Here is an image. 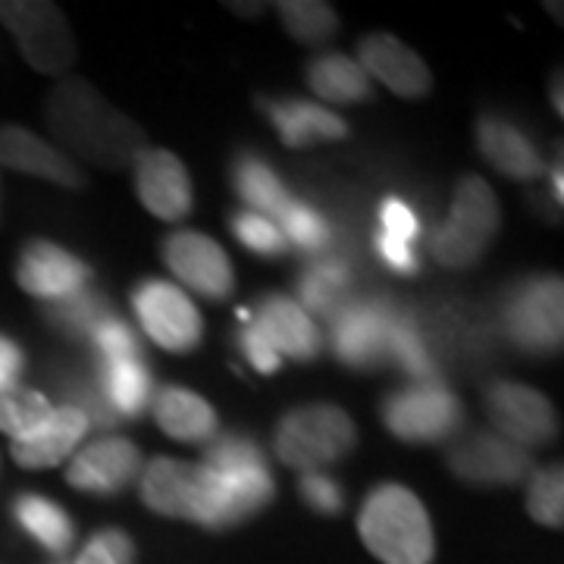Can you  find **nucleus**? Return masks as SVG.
I'll list each match as a JSON object with an SVG mask.
<instances>
[{"label":"nucleus","instance_id":"18","mask_svg":"<svg viewBox=\"0 0 564 564\" xmlns=\"http://www.w3.org/2000/svg\"><path fill=\"white\" fill-rule=\"evenodd\" d=\"M0 166H10L25 176H39L63 188L85 185V176L73 158H66L57 144L44 141L22 126H0Z\"/></svg>","mask_w":564,"mask_h":564},{"label":"nucleus","instance_id":"42","mask_svg":"<svg viewBox=\"0 0 564 564\" xmlns=\"http://www.w3.org/2000/svg\"><path fill=\"white\" fill-rule=\"evenodd\" d=\"M373 254H377V261L383 263L386 270H392V273H402V276H414V273H421V261H417V254H414V248L408 242H399V239H392V236H386V232H373Z\"/></svg>","mask_w":564,"mask_h":564},{"label":"nucleus","instance_id":"40","mask_svg":"<svg viewBox=\"0 0 564 564\" xmlns=\"http://www.w3.org/2000/svg\"><path fill=\"white\" fill-rule=\"evenodd\" d=\"M239 321H242V329H239V348H242L245 361L251 364L258 373H263V377H273V373L282 367L280 351L267 343V336H263L261 329L251 323V317H248V311H245V307L239 311Z\"/></svg>","mask_w":564,"mask_h":564},{"label":"nucleus","instance_id":"20","mask_svg":"<svg viewBox=\"0 0 564 564\" xmlns=\"http://www.w3.org/2000/svg\"><path fill=\"white\" fill-rule=\"evenodd\" d=\"M351 299H355V263H348L339 254L307 258L299 276L295 304L311 321L317 317L326 326Z\"/></svg>","mask_w":564,"mask_h":564},{"label":"nucleus","instance_id":"46","mask_svg":"<svg viewBox=\"0 0 564 564\" xmlns=\"http://www.w3.org/2000/svg\"><path fill=\"white\" fill-rule=\"evenodd\" d=\"M552 195H555V202L562 204L564 198V188H562V163H555V170H552Z\"/></svg>","mask_w":564,"mask_h":564},{"label":"nucleus","instance_id":"25","mask_svg":"<svg viewBox=\"0 0 564 564\" xmlns=\"http://www.w3.org/2000/svg\"><path fill=\"white\" fill-rule=\"evenodd\" d=\"M195 496V464L154 458L141 467V502L163 518L188 521Z\"/></svg>","mask_w":564,"mask_h":564},{"label":"nucleus","instance_id":"41","mask_svg":"<svg viewBox=\"0 0 564 564\" xmlns=\"http://www.w3.org/2000/svg\"><path fill=\"white\" fill-rule=\"evenodd\" d=\"M380 232L386 236H392V239H399V242L414 245L421 239V220H417V214H414V207L404 202V198H395V195H389L380 202Z\"/></svg>","mask_w":564,"mask_h":564},{"label":"nucleus","instance_id":"9","mask_svg":"<svg viewBox=\"0 0 564 564\" xmlns=\"http://www.w3.org/2000/svg\"><path fill=\"white\" fill-rule=\"evenodd\" d=\"M132 311L139 317L144 336L173 355L195 351L202 345V314L176 282L141 280L132 289Z\"/></svg>","mask_w":564,"mask_h":564},{"label":"nucleus","instance_id":"23","mask_svg":"<svg viewBox=\"0 0 564 564\" xmlns=\"http://www.w3.org/2000/svg\"><path fill=\"white\" fill-rule=\"evenodd\" d=\"M154 421L180 443H210L220 433V417L198 392L185 386H163L154 392Z\"/></svg>","mask_w":564,"mask_h":564},{"label":"nucleus","instance_id":"33","mask_svg":"<svg viewBox=\"0 0 564 564\" xmlns=\"http://www.w3.org/2000/svg\"><path fill=\"white\" fill-rule=\"evenodd\" d=\"M276 226L282 229L285 242L295 245L307 258H317L336 242V229H333V223L326 220L321 207L299 202V198H292V204L285 207V214L276 220Z\"/></svg>","mask_w":564,"mask_h":564},{"label":"nucleus","instance_id":"21","mask_svg":"<svg viewBox=\"0 0 564 564\" xmlns=\"http://www.w3.org/2000/svg\"><path fill=\"white\" fill-rule=\"evenodd\" d=\"M261 107L285 148H311L321 141H343L351 132L339 113L326 110L323 104L304 101V98L261 101Z\"/></svg>","mask_w":564,"mask_h":564},{"label":"nucleus","instance_id":"11","mask_svg":"<svg viewBox=\"0 0 564 564\" xmlns=\"http://www.w3.org/2000/svg\"><path fill=\"white\" fill-rule=\"evenodd\" d=\"M484 402L492 433H499L508 443L536 448L558 436V414L552 402L533 386L499 380V383L486 386Z\"/></svg>","mask_w":564,"mask_h":564},{"label":"nucleus","instance_id":"14","mask_svg":"<svg viewBox=\"0 0 564 564\" xmlns=\"http://www.w3.org/2000/svg\"><path fill=\"white\" fill-rule=\"evenodd\" d=\"M141 452L122 436H101L82 445L66 467V480L91 496H117L141 474Z\"/></svg>","mask_w":564,"mask_h":564},{"label":"nucleus","instance_id":"39","mask_svg":"<svg viewBox=\"0 0 564 564\" xmlns=\"http://www.w3.org/2000/svg\"><path fill=\"white\" fill-rule=\"evenodd\" d=\"M299 496L302 502L317 511V514H326V518H336L343 514L345 508V492L336 477H329L326 470H311V474H302L299 480Z\"/></svg>","mask_w":564,"mask_h":564},{"label":"nucleus","instance_id":"15","mask_svg":"<svg viewBox=\"0 0 564 564\" xmlns=\"http://www.w3.org/2000/svg\"><path fill=\"white\" fill-rule=\"evenodd\" d=\"M132 166H135V192L154 217L176 223L192 214L195 204L192 180L185 163L173 151L144 148Z\"/></svg>","mask_w":564,"mask_h":564},{"label":"nucleus","instance_id":"30","mask_svg":"<svg viewBox=\"0 0 564 564\" xmlns=\"http://www.w3.org/2000/svg\"><path fill=\"white\" fill-rule=\"evenodd\" d=\"M113 314L117 311H113L110 299L91 285L66 295L61 302L44 304V321L51 323V329H57L61 336L73 339V343H88L91 333Z\"/></svg>","mask_w":564,"mask_h":564},{"label":"nucleus","instance_id":"47","mask_svg":"<svg viewBox=\"0 0 564 564\" xmlns=\"http://www.w3.org/2000/svg\"><path fill=\"white\" fill-rule=\"evenodd\" d=\"M555 110H562V79H555Z\"/></svg>","mask_w":564,"mask_h":564},{"label":"nucleus","instance_id":"45","mask_svg":"<svg viewBox=\"0 0 564 564\" xmlns=\"http://www.w3.org/2000/svg\"><path fill=\"white\" fill-rule=\"evenodd\" d=\"M76 564H120L113 555H110V549L98 540V533L88 540V543L82 545V552L76 555Z\"/></svg>","mask_w":564,"mask_h":564},{"label":"nucleus","instance_id":"43","mask_svg":"<svg viewBox=\"0 0 564 564\" xmlns=\"http://www.w3.org/2000/svg\"><path fill=\"white\" fill-rule=\"evenodd\" d=\"M22 370H25V355H22V348L13 343L10 336H0V389L17 383Z\"/></svg>","mask_w":564,"mask_h":564},{"label":"nucleus","instance_id":"2","mask_svg":"<svg viewBox=\"0 0 564 564\" xmlns=\"http://www.w3.org/2000/svg\"><path fill=\"white\" fill-rule=\"evenodd\" d=\"M358 533L370 555L383 564H430L436 552L430 514L402 484L370 489L358 514Z\"/></svg>","mask_w":564,"mask_h":564},{"label":"nucleus","instance_id":"16","mask_svg":"<svg viewBox=\"0 0 564 564\" xmlns=\"http://www.w3.org/2000/svg\"><path fill=\"white\" fill-rule=\"evenodd\" d=\"M248 317L267 336V343L280 351V358H295V361H317L321 358V326L304 314L295 299L280 295V292L261 295L254 311H248Z\"/></svg>","mask_w":564,"mask_h":564},{"label":"nucleus","instance_id":"44","mask_svg":"<svg viewBox=\"0 0 564 564\" xmlns=\"http://www.w3.org/2000/svg\"><path fill=\"white\" fill-rule=\"evenodd\" d=\"M98 540L110 549V555L120 564H135V545L129 540V533H122L117 527H107L98 533Z\"/></svg>","mask_w":564,"mask_h":564},{"label":"nucleus","instance_id":"22","mask_svg":"<svg viewBox=\"0 0 564 564\" xmlns=\"http://www.w3.org/2000/svg\"><path fill=\"white\" fill-rule=\"evenodd\" d=\"M91 426L85 421V414L73 411V408H54L51 421L39 426L35 433L13 440L10 445V455L13 462L25 467V470H44V467H57L66 462L85 440Z\"/></svg>","mask_w":564,"mask_h":564},{"label":"nucleus","instance_id":"13","mask_svg":"<svg viewBox=\"0 0 564 564\" xmlns=\"http://www.w3.org/2000/svg\"><path fill=\"white\" fill-rule=\"evenodd\" d=\"M95 276L88 263L47 239H32L22 248L17 263V282L39 302H61L66 295L85 289Z\"/></svg>","mask_w":564,"mask_h":564},{"label":"nucleus","instance_id":"3","mask_svg":"<svg viewBox=\"0 0 564 564\" xmlns=\"http://www.w3.org/2000/svg\"><path fill=\"white\" fill-rule=\"evenodd\" d=\"M499 326L505 339L524 355H558L564 339L562 276L536 273L511 282L499 299Z\"/></svg>","mask_w":564,"mask_h":564},{"label":"nucleus","instance_id":"36","mask_svg":"<svg viewBox=\"0 0 564 564\" xmlns=\"http://www.w3.org/2000/svg\"><path fill=\"white\" fill-rule=\"evenodd\" d=\"M527 511L536 524L558 527L564 524V474L562 464L543 467L527 484Z\"/></svg>","mask_w":564,"mask_h":564},{"label":"nucleus","instance_id":"19","mask_svg":"<svg viewBox=\"0 0 564 564\" xmlns=\"http://www.w3.org/2000/svg\"><path fill=\"white\" fill-rule=\"evenodd\" d=\"M477 148L508 180L533 182L545 173L543 154L533 144V139L521 126H514L505 117H496V113H484L477 122Z\"/></svg>","mask_w":564,"mask_h":564},{"label":"nucleus","instance_id":"12","mask_svg":"<svg viewBox=\"0 0 564 564\" xmlns=\"http://www.w3.org/2000/svg\"><path fill=\"white\" fill-rule=\"evenodd\" d=\"M161 251L163 263L185 289H192L207 302L229 299L236 276H232V263L217 239H210L204 232H192V229H180L163 239Z\"/></svg>","mask_w":564,"mask_h":564},{"label":"nucleus","instance_id":"32","mask_svg":"<svg viewBox=\"0 0 564 564\" xmlns=\"http://www.w3.org/2000/svg\"><path fill=\"white\" fill-rule=\"evenodd\" d=\"M51 414H54V404L47 395H41L39 389L20 383L0 389V433L22 440L51 421Z\"/></svg>","mask_w":564,"mask_h":564},{"label":"nucleus","instance_id":"8","mask_svg":"<svg viewBox=\"0 0 564 564\" xmlns=\"http://www.w3.org/2000/svg\"><path fill=\"white\" fill-rule=\"evenodd\" d=\"M0 22L10 29L22 57L32 63L35 73L63 76L76 61V41L61 7L44 0H3Z\"/></svg>","mask_w":564,"mask_h":564},{"label":"nucleus","instance_id":"1","mask_svg":"<svg viewBox=\"0 0 564 564\" xmlns=\"http://www.w3.org/2000/svg\"><path fill=\"white\" fill-rule=\"evenodd\" d=\"M44 117L66 158L73 154L101 170H126L148 148L139 122L110 107L85 79H63L51 91Z\"/></svg>","mask_w":564,"mask_h":564},{"label":"nucleus","instance_id":"38","mask_svg":"<svg viewBox=\"0 0 564 564\" xmlns=\"http://www.w3.org/2000/svg\"><path fill=\"white\" fill-rule=\"evenodd\" d=\"M91 351L98 361H141V339L135 329L122 317H107V321L91 333Z\"/></svg>","mask_w":564,"mask_h":564},{"label":"nucleus","instance_id":"24","mask_svg":"<svg viewBox=\"0 0 564 564\" xmlns=\"http://www.w3.org/2000/svg\"><path fill=\"white\" fill-rule=\"evenodd\" d=\"M229 176H232V188L242 198L245 210H251V214H261L267 220L276 223L285 214V207L292 204V195H289L285 182L254 151L236 154L232 166H229Z\"/></svg>","mask_w":564,"mask_h":564},{"label":"nucleus","instance_id":"35","mask_svg":"<svg viewBox=\"0 0 564 564\" xmlns=\"http://www.w3.org/2000/svg\"><path fill=\"white\" fill-rule=\"evenodd\" d=\"M202 467L214 470V474H239V470L270 467V464H267V452L258 445V440H251L245 433H217L204 448Z\"/></svg>","mask_w":564,"mask_h":564},{"label":"nucleus","instance_id":"37","mask_svg":"<svg viewBox=\"0 0 564 564\" xmlns=\"http://www.w3.org/2000/svg\"><path fill=\"white\" fill-rule=\"evenodd\" d=\"M229 229L239 239V245H245L248 251H254L261 258H282L289 251V242H285L280 226L273 220H267V217H261V214L236 210L229 217Z\"/></svg>","mask_w":564,"mask_h":564},{"label":"nucleus","instance_id":"10","mask_svg":"<svg viewBox=\"0 0 564 564\" xmlns=\"http://www.w3.org/2000/svg\"><path fill=\"white\" fill-rule=\"evenodd\" d=\"M448 470L467 486H514L524 484L533 470L530 452L508 443L492 430H470L455 436L445 452Z\"/></svg>","mask_w":564,"mask_h":564},{"label":"nucleus","instance_id":"28","mask_svg":"<svg viewBox=\"0 0 564 564\" xmlns=\"http://www.w3.org/2000/svg\"><path fill=\"white\" fill-rule=\"evenodd\" d=\"M98 383L117 417L135 421L154 402V377L144 361H95Z\"/></svg>","mask_w":564,"mask_h":564},{"label":"nucleus","instance_id":"27","mask_svg":"<svg viewBox=\"0 0 564 564\" xmlns=\"http://www.w3.org/2000/svg\"><path fill=\"white\" fill-rule=\"evenodd\" d=\"M13 521L47 552L63 555L76 543V524L66 508L41 492H20L13 499Z\"/></svg>","mask_w":564,"mask_h":564},{"label":"nucleus","instance_id":"6","mask_svg":"<svg viewBox=\"0 0 564 564\" xmlns=\"http://www.w3.org/2000/svg\"><path fill=\"white\" fill-rule=\"evenodd\" d=\"M402 307L404 302L386 292L355 295L326 323V343L336 361L351 370H377L389 364V333Z\"/></svg>","mask_w":564,"mask_h":564},{"label":"nucleus","instance_id":"31","mask_svg":"<svg viewBox=\"0 0 564 564\" xmlns=\"http://www.w3.org/2000/svg\"><path fill=\"white\" fill-rule=\"evenodd\" d=\"M54 383L61 389L63 408H73V411L85 414L88 426L113 430L120 423L117 411L104 399L101 383H98V367L95 364L69 361L54 373Z\"/></svg>","mask_w":564,"mask_h":564},{"label":"nucleus","instance_id":"17","mask_svg":"<svg viewBox=\"0 0 564 564\" xmlns=\"http://www.w3.org/2000/svg\"><path fill=\"white\" fill-rule=\"evenodd\" d=\"M358 63L370 79L383 82L389 91L402 98H423L433 88L430 66L395 35L373 32L358 44Z\"/></svg>","mask_w":564,"mask_h":564},{"label":"nucleus","instance_id":"7","mask_svg":"<svg viewBox=\"0 0 564 564\" xmlns=\"http://www.w3.org/2000/svg\"><path fill=\"white\" fill-rule=\"evenodd\" d=\"M386 430L402 443H445L464 426L462 399L443 383H408L386 392L380 404Z\"/></svg>","mask_w":564,"mask_h":564},{"label":"nucleus","instance_id":"5","mask_svg":"<svg viewBox=\"0 0 564 564\" xmlns=\"http://www.w3.org/2000/svg\"><path fill=\"white\" fill-rule=\"evenodd\" d=\"M358 445V426L336 404H302L282 414L273 433L276 458L292 470H323Z\"/></svg>","mask_w":564,"mask_h":564},{"label":"nucleus","instance_id":"29","mask_svg":"<svg viewBox=\"0 0 564 564\" xmlns=\"http://www.w3.org/2000/svg\"><path fill=\"white\" fill-rule=\"evenodd\" d=\"M307 88L329 104H361L373 95L361 63L345 54H321L307 63Z\"/></svg>","mask_w":564,"mask_h":564},{"label":"nucleus","instance_id":"26","mask_svg":"<svg viewBox=\"0 0 564 564\" xmlns=\"http://www.w3.org/2000/svg\"><path fill=\"white\" fill-rule=\"evenodd\" d=\"M389 361L395 364L399 370H404L411 377V383L443 380V367H440V358H436V351L430 345L421 314H414L408 304L402 307V314L395 317L392 333H389Z\"/></svg>","mask_w":564,"mask_h":564},{"label":"nucleus","instance_id":"34","mask_svg":"<svg viewBox=\"0 0 564 564\" xmlns=\"http://www.w3.org/2000/svg\"><path fill=\"white\" fill-rule=\"evenodd\" d=\"M276 10H280L282 25L289 29V35L302 44H323L339 29L336 10L321 0H282Z\"/></svg>","mask_w":564,"mask_h":564},{"label":"nucleus","instance_id":"4","mask_svg":"<svg viewBox=\"0 0 564 564\" xmlns=\"http://www.w3.org/2000/svg\"><path fill=\"white\" fill-rule=\"evenodd\" d=\"M502 229V210L489 188V182L480 176H464L455 185L452 207L433 232H430V254L443 267L464 270L484 258L489 242Z\"/></svg>","mask_w":564,"mask_h":564}]
</instances>
